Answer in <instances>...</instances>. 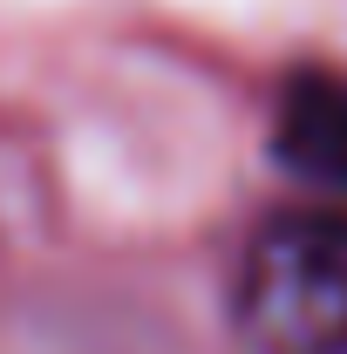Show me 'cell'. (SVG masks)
I'll return each mask as SVG.
<instances>
[{"mask_svg": "<svg viewBox=\"0 0 347 354\" xmlns=\"http://www.w3.org/2000/svg\"><path fill=\"white\" fill-rule=\"evenodd\" d=\"M232 320L252 354H347V212L286 205L245 239Z\"/></svg>", "mask_w": 347, "mask_h": 354, "instance_id": "6da1fadb", "label": "cell"}, {"mask_svg": "<svg viewBox=\"0 0 347 354\" xmlns=\"http://www.w3.org/2000/svg\"><path fill=\"white\" fill-rule=\"evenodd\" d=\"M272 164L306 184L313 198L341 205L347 198V75L327 62L286 68V82L272 95Z\"/></svg>", "mask_w": 347, "mask_h": 354, "instance_id": "7a4b0ae2", "label": "cell"}]
</instances>
